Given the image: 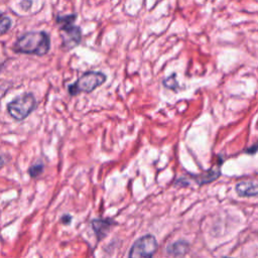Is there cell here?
<instances>
[{"mask_svg": "<svg viewBox=\"0 0 258 258\" xmlns=\"http://www.w3.org/2000/svg\"><path fill=\"white\" fill-rule=\"evenodd\" d=\"M36 108V99L31 93H26L16 97L7 104L8 114L16 121L27 118Z\"/></svg>", "mask_w": 258, "mask_h": 258, "instance_id": "obj_2", "label": "cell"}, {"mask_svg": "<svg viewBox=\"0 0 258 258\" xmlns=\"http://www.w3.org/2000/svg\"><path fill=\"white\" fill-rule=\"evenodd\" d=\"M156 249L157 242L154 236L144 235L133 243L128 258H152Z\"/></svg>", "mask_w": 258, "mask_h": 258, "instance_id": "obj_5", "label": "cell"}, {"mask_svg": "<svg viewBox=\"0 0 258 258\" xmlns=\"http://www.w3.org/2000/svg\"><path fill=\"white\" fill-rule=\"evenodd\" d=\"M113 224H114L113 221L108 220V219H106V220H104V219H94V220H92V223H91L92 228H93L98 240L103 239L107 235V233L109 232L110 227Z\"/></svg>", "mask_w": 258, "mask_h": 258, "instance_id": "obj_7", "label": "cell"}, {"mask_svg": "<svg viewBox=\"0 0 258 258\" xmlns=\"http://www.w3.org/2000/svg\"><path fill=\"white\" fill-rule=\"evenodd\" d=\"M49 45L50 41L47 33L43 31H32L20 36L16 40L13 49L19 53L36 54L40 56L48 52Z\"/></svg>", "mask_w": 258, "mask_h": 258, "instance_id": "obj_1", "label": "cell"}, {"mask_svg": "<svg viewBox=\"0 0 258 258\" xmlns=\"http://www.w3.org/2000/svg\"><path fill=\"white\" fill-rule=\"evenodd\" d=\"M5 162H6V160H5V158L2 156V155H0V168H2L3 166H4V164H5Z\"/></svg>", "mask_w": 258, "mask_h": 258, "instance_id": "obj_13", "label": "cell"}, {"mask_svg": "<svg viewBox=\"0 0 258 258\" xmlns=\"http://www.w3.org/2000/svg\"><path fill=\"white\" fill-rule=\"evenodd\" d=\"M72 221V216L71 215H68V214H64L61 218H60V222L62 224H66V225H69Z\"/></svg>", "mask_w": 258, "mask_h": 258, "instance_id": "obj_12", "label": "cell"}, {"mask_svg": "<svg viewBox=\"0 0 258 258\" xmlns=\"http://www.w3.org/2000/svg\"><path fill=\"white\" fill-rule=\"evenodd\" d=\"M2 15H3V13H2V12H1V11H0V18H1V17H2Z\"/></svg>", "mask_w": 258, "mask_h": 258, "instance_id": "obj_14", "label": "cell"}, {"mask_svg": "<svg viewBox=\"0 0 258 258\" xmlns=\"http://www.w3.org/2000/svg\"><path fill=\"white\" fill-rule=\"evenodd\" d=\"M224 258H232V257H224Z\"/></svg>", "mask_w": 258, "mask_h": 258, "instance_id": "obj_15", "label": "cell"}, {"mask_svg": "<svg viewBox=\"0 0 258 258\" xmlns=\"http://www.w3.org/2000/svg\"><path fill=\"white\" fill-rule=\"evenodd\" d=\"M163 86L169 90H176L178 88V83L176 81V75L172 74L169 77H167L166 79L163 80L162 82Z\"/></svg>", "mask_w": 258, "mask_h": 258, "instance_id": "obj_10", "label": "cell"}, {"mask_svg": "<svg viewBox=\"0 0 258 258\" xmlns=\"http://www.w3.org/2000/svg\"><path fill=\"white\" fill-rule=\"evenodd\" d=\"M107 77L102 72H87L78 79V81L69 86L71 96H76L80 93H91L106 81Z\"/></svg>", "mask_w": 258, "mask_h": 258, "instance_id": "obj_4", "label": "cell"}, {"mask_svg": "<svg viewBox=\"0 0 258 258\" xmlns=\"http://www.w3.org/2000/svg\"><path fill=\"white\" fill-rule=\"evenodd\" d=\"M11 26V20L9 17L2 16L0 18V33H5L10 29Z\"/></svg>", "mask_w": 258, "mask_h": 258, "instance_id": "obj_11", "label": "cell"}, {"mask_svg": "<svg viewBox=\"0 0 258 258\" xmlns=\"http://www.w3.org/2000/svg\"><path fill=\"white\" fill-rule=\"evenodd\" d=\"M43 169H44L43 163L42 162H37V163H34V164L30 165V167L28 168V174H29L30 177L36 178L43 172Z\"/></svg>", "mask_w": 258, "mask_h": 258, "instance_id": "obj_9", "label": "cell"}, {"mask_svg": "<svg viewBox=\"0 0 258 258\" xmlns=\"http://www.w3.org/2000/svg\"><path fill=\"white\" fill-rule=\"evenodd\" d=\"M188 250V244L185 241H177L167 248V253L173 256H181Z\"/></svg>", "mask_w": 258, "mask_h": 258, "instance_id": "obj_8", "label": "cell"}, {"mask_svg": "<svg viewBox=\"0 0 258 258\" xmlns=\"http://www.w3.org/2000/svg\"><path fill=\"white\" fill-rule=\"evenodd\" d=\"M235 188L240 197H258V182L241 181L236 184Z\"/></svg>", "mask_w": 258, "mask_h": 258, "instance_id": "obj_6", "label": "cell"}, {"mask_svg": "<svg viewBox=\"0 0 258 258\" xmlns=\"http://www.w3.org/2000/svg\"><path fill=\"white\" fill-rule=\"evenodd\" d=\"M76 19V15H67V16H58L56 21L58 24H61L60 27V36L62 39V45L67 49H72L77 46L82 39L81 28L75 26L73 22Z\"/></svg>", "mask_w": 258, "mask_h": 258, "instance_id": "obj_3", "label": "cell"}]
</instances>
